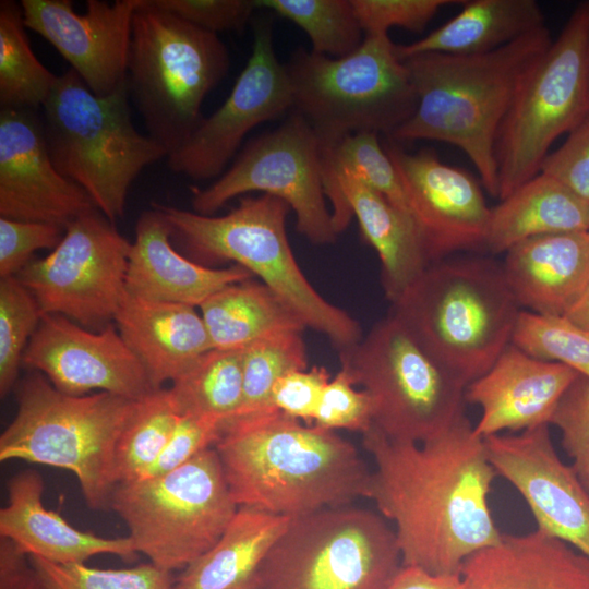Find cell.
Returning a JSON list of instances; mask_svg holds the SVG:
<instances>
[{"label": "cell", "mask_w": 589, "mask_h": 589, "mask_svg": "<svg viewBox=\"0 0 589 589\" xmlns=\"http://www.w3.org/2000/svg\"><path fill=\"white\" fill-rule=\"evenodd\" d=\"M362 444L374 462L369 498L393 522L402 566L459 575L469 556L501 540L489 503L497 474L467 416L420 444L374 426Z\"/></svg>", "instance_id": "6da1fadb"}, {"label": "cell", "mask_w": 589, "mask_h": 589, "mask_svg": "<svg viewBox=\"0 0 589 589\" xmlns=\"http://www.w3.org/2000/svg\"><path fill=\"white\" fill-rule=\"evenodd\" d=\"M215 449L238 507L294 518L369 498L372 470L351 442L276 409L226 422Z\"/></svg>", "instance_id": "7a4b0ae2"}, {"label": "cell", "mask_w": 589, "mask_h": 589, "mask_svg": "<svg viewBox=\"0 0 589 589\" xmlns=\"http://www.w3.org/2000/svg\"><path fill=\"white\" fill-rule=\"evenodd\" d=\"M553 39L544 25L494 51L474 56L422 53L404 59L417 107L388 137L445 142L472 161L498 197L495 143L518 92Z\"/></svg>", "instance_id": "3957f363"}, {"label": "cell", "mask_w": 589, "mask_h": 589, "mask_svg": "<svg viewBox=\"0 0 589 589\" xmlns=\"http://www.w3.org/2000/svg\"><path fill=\"white\" fill-rule=\"evenodd\" d=\"M521 311L502 263L468 255L431 263L390 313L467 387L512 344Z\"/></svg>", "instance_id": "277c9868"}, {"label": "cell", "mask_w": 589, "mask_h": 589, "mask_svg": "<svg viewBox=\"0 0 589 589\" xmlns=\"http://www.w3.org/2000/svg\"><path fill=\"white\" fill-rule=\"evenodd\" d=\"M195 259L206 263L232 261L272 289L312 328L339 351L354 345L362 332L345 310L324 299L301 271L286 231L289 205L275 196H245L223 216L202 215L153 203Z\"/></svg>", "instance_id": "5b68a950"}, {"label": "cell", "mask_w": 589, "mask_h": 589, "mask_svg": "<svg viewBox=\"0 0 589 589\" xmlns=\"http://www.w3.org/2000/svg\"><path fill=\"white\" fill-rule=\"evenodd\" d=\"M127 83L97 96L69 69L41 108L50 157L111 223L124 215L129 189L140 172L167 152L132 123Z\"/></svg>", "instance_id": "8992f818"}, {"label": "cell", "mask_w": 589, "mask_h": 589, "mask_svg": "<svg viewBox=\"0 0 589 589\" xmlns=\"http://www.w3.org/2000/svg\"><path fill=\"white\" fill-rule=\"evenodd\" d=\"M16 402V413L0 435V461L68 470L89 507H109L117 485L116 446L135 400L105 392L67 395L33 373L17 384Z\"/></svg>", "instance_id": "52a82bcc"}, {"label": "cell", "mask_w": 589, "mask_h": 589, "mask_svg": "<svg viewBox=\"0 0 589 589\" xmlns=\"http://www.w3.org/2000/svg\"><path fill=\"white\" fill-rule=\"evenodd\" d=\"M229 65L228 50L217 34L159 8L153 0H139L127 88L147 135L168 156L199 125L205 97L226 76Z\"/></svg>", "instance_id": "ba28073f"}, {"label": "cell", "mask_w": 589, "mask_h": 589, "mask_svg": "<svg viewBox=\"0 0 589 589\" xmlns=\"http://www.w3.org/2000/svg\"><path fill=\"white\" fill-rule=\"evenodd\" d=\"M285 65L292 111L310 123L321 144L359 132L389 136L417 107L410 74L388 34L365 35L341 58L300 48Z\"/></svg>", "instance_id": "9c48e42d"}, {"label": "cell", "mask_w": 589, "mask_h": 589, "mask_svg": "<svg viewBox=\"0 0 589 589\" xmlns=\"http://www.w3.org/2000/svg\"><path fill=\"white\" fill-rule=\"evenodd\" d=\"M339 358L372 400V426L389 440L420 444L466 417V386L392 313Z\"/></svg>", "instance_id": "30bf717a"}, {"label": "cell", "mask_w": 589, "mask_h": 589, "mask_svg": "<svg viewBox=\"0 0 589 589\" xmlns=\"http://www.w3.org/2000/svg\"><path fill=\"white\" fill-rule=\"evenodd\" d=\"M401 568L394 528L378 512L350 504L291 518L256 589H390Z\"/></svg>", "instance_id": "8fae6325"}, {"label": "cell", "mask_w": 589, "mask_h": 589, "mask_svg": "<svg viewBox=\"0 0 589 589\" xmlns=\"http://www.w3.org/2000/svg\"><path fill=\"white\" fill-rule=\"evenodd\" d=\"M109 507L136 552L169 572L207 552L238 509L215 447L169 472L118 483Z\"/></svg>", "instance_id": "7c38bea8"}, {"label": "cell", "mask_w": 589, "mask_h": 589, "mask_svg": "<svg viewBox=\"0 0 589 589\" xmlns=\"http://www.w3.org/2000/svg\"><path fill=\"white\" fill-rule=\"evenodd\" d=\"M589 115V5L580 3L534 67L495 143L500 201L536 177L553 142Z\"/></svg>", "instance_id": "4fadbf2b"}, {"label": "cell", "mask_w": 589, "mask_h": 589, "mask_svg": "<svg viewBox=\"0 0 589 589\" xmlns=\"http://www.w3.org/2000/svg\"><path fill=\"white\" fill-rule=\"evenodd\" d=\"M254 191L285 201L294 211L297 230L310 242L336 241L320 139L301 116L292 113L277 129L251 140L212 184L194 190L192 206L195 213L214 215L231 199Z\"/></svg>", "instance_id": "5bb4252c"}, {"label": "cell", "mask_w": 589, "mask_h": 589, "mask_svg": "<svg viewBox=\"0 0 589 589\" xmlns=\"http://www.w3.org/2000/svg\"><path fill=\"white\" fill-rule=\"evenodd\" d=\"M131 243L97 208L73 219L60 243L16 275L41 314L62 315L91 330L113 322L125 294Z\"/></svg>", "instance_id": "9a60e30c"}, {"label": "cell", "mask_w": 589, "mask_h": 589, "mask_svg": "<svg viewBox=\"0 0 589 589\" xmlns=\"http://www.w3.org/2000/svg\"><path fill=\"white\" fill-rule=\"evenodd\" d=\"M253 22L245 67L223 105L203 117L188 141L167 157L171 171L195 181L218 178L251 130L292 110L291 84L274 50L271 20Z\"/></svg>", "instance_id": "2e32d148"}, {"label": "cell", "mask_w": 589, "mask_h": 589, "mask_svg": "<svg viewBox=\"0 0 589 589\" xmlns=\"http://www.w3.org/2000/svg\"><path fill=\"white\" fill-rule=\"evenodd\" d=\"M384 148L398 171L430 263L484 250L491 208L473 176L444 164L431 149L408 152L394 141Z\"/></svg>", "instance_id": "e0dca14e"}, {"label": "cell", "mask_w": 589, "mask_h": 589, "mask_svg": "<svg viewBox=\"0 0 589 589\" xmlns=\"http://www.w3.org/2000/svg\"><path fill=\"white\" fill-rule=\"evenodd\" d=\"M22 365L71 396L98 390L137 400L154 390L115 323L95 332L62 315L43 314Z\"/></svg>", "instance_id": "ac0fdd59"}, {"label": "cell", "mask_w": 589, "mask_h": 589, "mask_svg": "<svg viewBox=\"0 0 589 589\" xmlns=\"http://www.w3.org/2000/svg\"><path fill=\"white\" fill-rule=\"evenodd\" d=\"M484 442L497 477L521 495L537 528L589 558V495L557 454L550 425Z\"/></svg>", "instance_id": "d6986e66"}, {"label": "cell", "mask_w": 589, "mask_h": 589, "mask_svg": "<svg viewBox=\"0 0 589 589\" xmlns=\"http://www.w3.org/2000/svg\"><path fill=\"white\" fill-rule=\"evenodd\" d=\"M139 0H87L76 12L70 0H22L26 28L40 35L97 96L125 85L133 16Z\"/></svg>", "instance_id": "ffe728a7"}, {"label": "cell", "mask_w": 589, "mask_h": 589, "mask_svg": "<svg viewBox=\"0 0 589 589\" xmlns=\"http://www.w3.org/2000/svg\"><path fill=\"white\" fill-rule=\"evenodd\" d=\"M95 208L86 192L56 168L41 113L0 108V217L65 229Z\"/></svg>", "instance_id": "44dd1931"}, {"label": "cell", "mask_w": 589, "mask_h": 589, "mask_svg": "<svg viewBox=\"0 0 589 589\" xmlns=\"http://www.w3.org/2000/svg\"><path fill=\"white\" fill-rule=\"evenodd\" d=\"M578 373L538 359L510 344L491 369L466 387V402L481 409L473 425L482 438L504 431L551 425L553 414Z\"/></svg>", "instance_id": "7402d4cb"}, {"label": "cell", "mask_w": 589, "mask_h": 589, "mask_svg": "<svg viewBox=\"0 0 589 589\" xmlns=\"http://www.w3.org/2000/svg\"><path fill=\"white\" fill-rule=\"evenodd\" d=\"M335 231L354 216L363 238L376 251L387 299L396 302L431 264L410 214L348 173L323 177Z\"/></svg>", "instance_id": "603a6c76"}, {"label": "cell", "mask_w": 589, "mask_h": 589, "mask_svg": "<svg viewBox=\"0 0 589 589\" xmlns=\"http://www.w3.org/2000/svg\"><path fill=\"white\" fill-rule=\"evenodd\" d=\"M170 239L171 228L160 211L153 207L142 213L128 259V293L199 308L220 289L253 276L237 264L213 268L196 263L177 252Z\"/></svg>", "instance_id": "cb8c5ba5"}, {"label": "cell", "mask_w": 589, "mask_h": 589, "mask_svg": "<svg viewBox=\"0 0 589 589\" xmlns=\"http://www.w3.org/2000/svg\"><path fill=\"white\" fill-rule=\"evenodd\" d=\"M8 504L0 509V537L12 541L27 556L56 564L85 563L99 554H112L127 563L136 560L130 537L104 538L71 526L43 503L44 481L24 470L7 484Z\"/></svg>", "instance_id": "d4e9b609"}, {"label": "cell", "mask_w": 589, "mask_h": 589, "mask_svg": "<svg viewBox=\"0 0 589 589\" xmlns=\"http://www.w3.org/2000/svg\"><path fill=\"white\" fill-rule=\"evenodd\" d=\"M466 589H589V558L540 529L503 533L462 564Z\"/></svg>", "instance_id": "484cf974"}, {"label": "cell", "mask_w": 589, "mask_h": 589, "mask_svg": "<svg viewBox=\"0 0 589 589\" xmlns=\"http://www.w3.org/2000/svg\"><path fill=\"white\" fill-rule=\"evenodd\" d=\"M502 267L521 309L563 317L589 285V230L521 241L505 253Z\"/></svg>", "instance_id": "4316f807"}, {"label": "cell", "mask_w": 589, "mask_h": 589, "mask_svg": "<svg viewBox=\"0 0 589 589\" xmlns=\"http://www.w3.org/2000/svg\"><path fill=\"white\" fill-rule=\"evenodd\" d=\"M113 322L154 389L173 383L212 349L202 315L192 305L152 301L125 291Z\"/></svg>", "instance_id": "83f0119b"}, {"label": "cell", "mask_w": 589, "mask_h": 589, "mask_svg": "<svg viewBox=\"0 0 589 589\" xmlns=\"http://www.w3.org/2000/svg\"><path fill=\"white\" fill-rule=\"evenodd\" d=\"M290 520L239 506L217 542L180 572L172 589H256L259 569Z\"/></svg>", "instance_id": "f1b7e54d"}, {"label": "cell", "mask_w": 589, "mask_h": 589, "mask_svg": "<svg viewBox=\"0 0 589 589\" xmlns=\"http://www.w3.org/2000/svg\"><path fill=\"white\" fill-rule=\"evenodd\" d=\"M589 230V203L539 172L491 208L484 250L506 253L527 239Z\"/></svg>", "instance_id": "f546056e"}, {"label": "cell", "mask_w": 589, "mask_h": 589, "mask_svg": "<svg viewBox=\"0 0 589 589\" xmlns=\"http://www.w3.org/2000/svg\"><path fill=\"white\" fill-rule=\"evenodd\" d=\"M457 15L425 37L396 45L404 60L422 53L483 55L500 49L544 26L536 0H464Z\"/></svg>", "instance_id": "4dcf8cb0"}, {"label": "cell", "mask_w": 589, "mask_h": 589, "mask_svg": "<svg viewBox=\"0 0 589 589\" xmlns=\"http://www.w3.org/2000/svg\"><path fill=\"white\" fill-rule=\"evenodd\" d=\"M199 309L212 349L243 350L259 340L306 328L283 299L251 278L220 289Z\"/></svg>", "instance_id": "1f68e13d"}, {"label": "cell", "mask_w": 589, "mask_h": 589, "mask_svg": "<svg viewBox=\"0 0 589 589\" xmlns=\"http://www.w3.org/2000/svg\"><path fill=\"white\" fill-rule=\"evenodd\" d=\"M21 4L0 1V108H43L59 75L34 53Z\"/></svg>", "instance_id": "d6a6232c"}, {"label": "cell", "mask_w": 589, "mask_h": 589, "mask_svg": "<svg viewBox=\"0 0 589 589\" xmlns=\"http://www.w3.org/2000/svg\"><path fill=\"white\" fill-rule=\"evenodd\" d=\"M169 389L182 416L209 418L224 425L242 401V350H208Z\"/></svg>", "instance_id": "836d02e7"}, {"label": "cell", "mask_w": 589, "mask_h": 589, "mask_svg": "<svg viewBox=\"0 0 589 589\" xmlns=\"http://www.w3.org/2000/svg\"><path fill=\"white\" fill-rule=\"evenodd\" d=\"M182 414L170 389H154L135 400L115 453L116 483L143 478L158 459Z\"/></svg>", "instance_id": "e575fe53"}, {"label": "cell", "mask_w": 589, "mask_h": 589, "mask_svg": "<svg viewBox=\"0 0 589 589\" xmlns=\"http://www.w3.org/2000/svg\"><path fill=\"white\" fill-rule=\"evenodd\" d=\"M298 25L309 37L311 51L330 58L350 55L362 44L364 33L356 17L351 0H254Z\"/></svg>", "instance_id": "d590c367"}, {"label": "cell", "mask_w": 589, "mask_h": 589, "mask_svg": "<svg viewBox=\"0 0 589 589\" xmlns=\"http://www.w3.org/2000/svg\"><path fill=\"white\" fill-rule=\"evenodd\" d=\"M375 132H359L321 144L322 177L348 173L410 214L398 171Z\"/></svg>", "instance_id": "8d00e7d4"}, {"label": "cell", "mask_w": 589, "mask_h": 589, "mask_svg": "<svg viewBox=\"0 0 589 589\" xmlns=\"http://www.w3.org/2000/svg\"><path fill=\"white\" fill-rule=\"evenodd\" d=\"M242 401L232 419L275 410L272 392L276 382L290 372L308 369L302 333H285L248 346L242 350Z\"/></svg>", "instance_id": "74e56055"}, {"label": "cell", "mask_w": 589, "mask_h": 589, "mask_svg": "<svg viewBox=\"0 0 589 589\" xmlns=\"http://www.w3.org/2000/svg\"><path fill=\"white\" fill-rule=\"evenodd\" d=\"M512 344L532 357L565 364L589 378V333L565 317L524 310Z\"/></svg>", "instance_id": "f35d334b"}, {"label": "cell", "mask_w": 589, "mask_h": 589, "mask_svg": "<svg viewBox=\"0 0 589 589\" xmlns=\"http://www.w3.org/2000/svg\"><path fill=\"white\" fill-rule=\"evenodd\" d=\"M29 561L45 589H172L176 578L151 562L111 569L85 563L56 564L34 556Z\"/></svg>", "instance_id": "ab89813d"}, {"label": "cell", "mask_w": 589, "mask_h": 589, "mask_svg": "<svg viewBox=\"0 0 589 589\" xmlns=\"http://www.w3.org/2000/svg\"><path fill=\"white\" fill-rule=\"evenodd\" d=\"M41 312L16 276L0 279V396L14 387L23 353L38 327Z\"/></svg>", "instance_id": "60d3db41"}, {"label": "cell", "mask_w": 589, "mask_h": 589, "mask_svg": "<svg viewBox=\"0 0 589 589\" xmlns=\"http://www.w3.org/2000/svg\"><path fill=\"white\" fill-rule=\"evenodd\" d=\"M575 476L589 495V378L578 374L551 420Z\"/></svg>", "instance_id": "b9f144b4"}, {"label": "cell", "mask_w": 589, "mask_h": 589, "mask_svg": "<svg viewBox=\"0 0 589 589\" xmlns=\"http://www.w3.org/2000/svg\"><path fill=\"white\" fill-rule=\"evenodd\" d=\"M313 424L323 429L365 433L373 425V405L363 389H356L340 369L325 386L314 413Z\"/></svg>", "instance_id": "7bdbcfd3"}, {"label": "cell", "mask_w": 589, "mask_h": 589, "mask_svg": "<svg viewBox=\"0 0 589 589\" xmlns=\"http://www.w3.org/2000/svg\"><path fill=\"white\" fill-rule=\"evenodd\" d=\"M464 0H351L356 17L365 35H386L397 26L421 33L437 12Z\"/></svg>", "instance_id": "ee69618b"}, {"label": "cell", "mask_w": 589, "mask_h": 589, "mask_svg": "<svg viewBox=\"0 0 589 589\" xmlns=\"http://www.w3.org/2000/svg\"><path fill=\"white\" fill-rule=\"evenodd\" d=\"M63 232L52 224L0 217V278L16 276L36 251L53 250Z\"/></svg>", "instance_id": "f6af8a7d"}, {"label": "cell", "mask_w": 589, "mask_h": 589, "mask_svg": "<svg viewBox=\"0 0 589 589\" xmlns=\"http://www.w3.org/2000/svg\"><path fill=\"white\" fill-rule=\"evenodd\" d=\"M187 22L214 34L239 32L253 21L254 0H153Z\"/></svg>", "instance_id": "bcb514c9"}, {"label": "cell", "mask_w": 589, "mask_h": 589, "mask_svg": "<svg viewBox=\"0 0 589 589\" xmlns=\"http://www.w3.org/2000/svg\"><path fill=\"white\" fill-rule=\"evenodd\" d=\"M223 434V423L203 417L182 416L165 449L143 477L169 472L215 447Z\"/></svg>", "instance_id": "7dc6e473"}, {"label": "cell", "mask_w": 589, "mask_h": 589, "mask_svg": "<svg viewBox=\"0 0 589 589\" xmlns=\"http://www.w3.org/2000/svg\"><path fill=\"white\" fill-rule=\"evenodd\" d=\"M540 172L554 178L589 203V115L543 160Z\"/></svg>", "instance_id": "c3c4849f"}, {"label": "cell", "mask_w": 589, "mask_h": 589, "mask_svg": "<svg viewBox=\"0 0 589 589\" xmlns=\"http://www.w3.org/2000/svg\"><path fill=\"white\" fill-rule=\"evenodd\" d=\"M329 380L330 374L323 366L290 372L276 382L272 392L273 406L289 417L313 424L321 395Z\"/></svg>", "instance_id": "681fc988"}, {"label": "cell", "mask_w": 589, "mask_h": 589, "mask_svg": "<svg viewBox=\"0 0 589 589\" xmlns=\"http://www.w3.org/2000/svg\"><path fill=\"white\" fill-rule=\"evenodd\" d=\"M0 589H45L29 557L4 538L0 540Z\"/></svg>", "instance_id": "f907efd6"}, {"label": "cell", "mask_w": 589, "mask_h": 589, "mask_svg": "<svg viewBox=\"0 0 589 589\" xmlns=\"http://www.w3.org/2000/svg\"><path fill=\"white\" fill-rule=\"evenodd\" d=\"M390 589H466V586L460 575L436 576L402 566Z\"/></svg>", "instance_id": "816d5d0a"}, {"label": "cell", "mask_w": 589, "mask_h": 589, "mask_svg": "<svg viewBox=\"0 0 589 589\" xmlns=\"http://www.w3.org/2000/svg\"><path fill=\"white\" fill-rule=\"evenodd\" d=\"M563 317L589 333V285L578 301Z\"/></svg>", "instance_id": "f5cc1de1"}, {"label": "cell", "mask_w": 589, "mask_h": 589, "mask_svg": "<svg viewBox=\"0 0 589 589\" xmlns=\"http://www.w3.org/2000/svg\"><path fill=\"white\" fill-rule=\"evenodd\" d=\"M588 5H589V1H588Z\"/></svg>", "instance_id": "db71d44e"}]
</instances>
